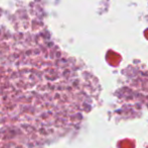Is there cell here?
I'll return each mask as SVG.
<instances>
[{"label":"cell","mask_w":148,"mask_h":148,"mask_svg":"<svg viewBox=\"0 0 148 148\" xmlns=\"http://www.w3.org/2000/svg\"><path fill=\"white\" fill-rule=\"evenodd\" d=\"M41 26L0 30V148H36L57 133V57Z\"/></svg>","instance_id":"cell-1"}]
</instances>
